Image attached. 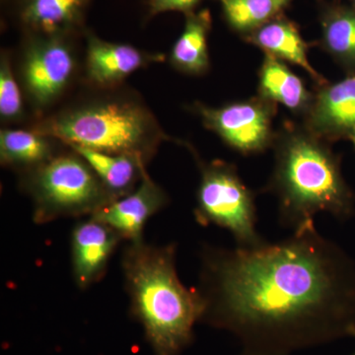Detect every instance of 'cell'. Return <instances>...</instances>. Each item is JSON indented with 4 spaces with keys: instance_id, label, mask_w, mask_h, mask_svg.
Masks as SVG:
<instances>
[{
    "instance_id": "obj_1",
    "label": "cell",
    "mask_w": 355,
    "mask_h": 355,
    "mask_svg": "<svg viewBox=\"0 0 355 355\" xmlns=\"http://www.w3.org/2000/svg\"><path fill=\"white\" fill-rule=\"evenodd\" d=\"M200 322L242 349L291 355L355 338V261L316 226L254 249L205 246Z\"/></svg>"
},
{
    "instance_id": "obj_2",
    "label": "cell",
    "mask_w": 355,
    "mask_h": 355,
    "mask_svg": "<svg viewBox=\"0 0 355 355\" xmlns=\"http://www.w3.org/2000/svg\"><path fill=\"white\" fill-rule=\"evenodd\" d=\"M329 142L291 121L275 132V165L266 191L279 202V221L292 232L314 225L321 212L338 221L355 216V195Z\"/></svg>"
},
{
    "instance_id": "obj_3",
    "label": "cell",
    "mask_w": 355,
    "mask_h": 355,
    "mask_svg": "<svg viewBox=\"0 0 355 355\" xmlns=\"http://www.w3.org/2000/svg\"><path fill=\"white\" fill-rule=\"evenodd\" d=\"M130 307L156 355H180L193 338L205 302L178 275L176 245L130 242L121 259Z\"/></svg>"
},
{
    "instance_id": "obj_4",
    "label": "cell",
    "mask_w": 355,
    "mask_h": 355,
    "mask_svg": "<svg viewBox=\"0 0 355 355\" xmlns=\"http://www.w3.org/2000/svg\"><path fill=\"white\" fill-rule=\"evenodd\" d=\"M32 130L69 147L132 156L146 164L163 142L171 140L146 105L137 95L125 93L84 98L40 121Z\"/></svg>"
},
{
    "instance_id": "obj_5",
    "label": "cell",
    "mask_w": 355,
    "mask_h": 355,
    "mask_svg": "<svg viewBox=\"0 0 355 355\" xmlns=\"http://www.w3.org/2000/svg\"><path fill=\"white\" fill-rule=\"evenodd\" d=\"M22 184L32 198L37 224L90 217L114 200L87 161L72 149L23 173Z\"/></svg>"
},
{
    "instance_id": "obj_6",
    "label": "cell",
    "mask_w": 355,
    "mask_h": 355,
    "mask_svg": "<svg viewBox=\"0 0 355 355\" xmlns=\"http://www.w3.org/2000/svg\"><path fill=\"white\" fill-rule=\"evenodd\" d=\"M200 181L197 191L196 220L200 225H216L231 233L236 246L254 249L266 241L257 228L256 202L253 191L242 181L235 165L198 159Z\"/></svg>"
},
{
    "instance_id": "obj_7",
    "label": "cell",
    "mask_w": 355,
    "mask_h": 355,
    "mask_svg": "<svg viewBox=\"0 0 355 355\" xmlns=\"http://www.w3.org/2000/svg\"><path fill=\"white\" fill-rule=\"evenodd\" d=\"M25 34L21 79L33 104L44 108L64 94L76 76V35Z\"/></svg>"
},
{
    "instance_id": "obj_8",
    "label": "cell",
    "mask_w": 355,
    "mask_h": 355,
    "mask_svg": "<svg viewBox=\"0 0 355 355\" xmlns=\"http://www.w3.org/2000/svg\"><path fill=\"white\" fill-rule=\"evenodd\" d=\"M195 110L203 125L238 153L251 155L272 147L275 137L272 121L277 105L261 96L218 108L198 103Z\"/></svg>"
},
{
    "instance_id": "obj_9",
    "label": "cell",
    "mask_w": 355,
    "mask_h": 355,
    "mask_svg": "<svg viewBox=\"0 0 355 355\" xmlns=\"http://www.w3.org/2000/svg\"><path fill=\"white\" fill-rule=\"evenodd\" d=\"M304 127L324 139H350L355 133V73L319 85L304 116Z\"/></svg>"
},
{
    "instance_id": "obj_10",
    "label": "cell",
    "mask_w": 355,
    "mask_h": 355,
    "mask_svg": "<svg viewBox=\"0 0 355 355\" xmlns=\"http://www.w3.org/2000/svg\"><path fill=\"white\" fill-rule=\"evenodd\" d=\"M121 241L123 239L113 228L94 217L76 224L71 234V263L79 288L87 289L104 277Z\"/></svg>"
},
{
    "instance_id": "obj_11",
    "label": "cell",
    "mask_w": 355,
    "mask_h": 355,
    "mask_svg": "<svg viewBox=\"0 0 355 355\" xmlns=\"http://www.w3.org/2000/svg\"><path fill=\"white\" fill-rule=\"evenodd\" d=\"M168 203L166 191L146 171L135 191L109 203L92 217L113 228L121 239L139 242L144 240L146 222Z\"/></svg>"
},
{
    "instance_id": "obj_12",
    "label": "cell",
    "mask_w": 355,
    "mask_h": 355,
    "mask_svg": "<svg viewBox=\"0 0 355 355\" xmlns=\"http://www.w3.org/2000/svg\"><path fill=\"white\" fill-rule=\"evenodd\" d=\"M86 76L100 89H114L142 67L160 62L163 55L147 53L127 44L104 41L86 33Z\"/></svg>"
},
{
    "instance_id": "obj_13",
    "label": "cell",
    "mask_w": 355,
    "mask_h": 355,
    "mask_svg": "<svg viewBox=\"0 0 355 355\" xmlns=\"http://www.w3.org/2000/svg\"><path fill=\"white\" fill-rule=\"evenodd\" d=\"M25 33L57 36L83 31L91 0H11Z\"/></svg>"
},
{
    "instance_id": "obj_14",
    "label": "cell",
    "mask_w": 355,
    "mask_h": 355,
    "mask_svg": "<svg viewBox=\"0 0 355 355\" xmlns=\"http://www.w3.org/2000/svg\"><path fill=\"white\" fill-rule=\"evenodd\" d=\"M249 43L260 48L263 53L279 58L284 62L298 65L319 85L328 83L314 67L308 58L307 43L303 40L298 28L284 18H275L246 37Z\"/></svg>"
},
{
    "instance_id": "obj_15",
    "label": "cell",
    "mask_w": 355,
    "mask_h": 355,
    "mask_svg": "<svg viewBox=\"0 0 355 355\" xmlns=\"http://www.w3.org/2000/svg\"><path fill=\"white\" fill-rule=\"evenodd\" d=\"M259 96L282 104L294 114L304 116L312 102L313 94L302 79L294 73L286 62L265 53L259 70Z\"/></svg>"
},
{
    "instance_id": "obj_16",
    "label": "cell",
    "mask_w": 355,
    "mask_h": 355,
    "mask_svg": "<svg viewBox=\"0 0 355 355\" xmlns=\"http://www.w3.org/2000/svg\"><path fill=\"white\" fill-rule=\"evenodd\" d=\"M87 161L114 200L137 189L147 171L144 161L128 155H114L83 147H69Z\"/></svg>"
},
{
    "instance_id": "obj_17",
    "label": "cell",
    "mask_w": 355,
    "mask_h": 355,
    "mask_svg": "<svg viewBox=\"0 0 355 355\" xmlns=\"http://www.w3.org/2000/svg\"><path fill=\"white\" fill-rule=\"evenodd\" d=\"M55 141L33 130L4 128L0 132V161L22 173L32 171L58 155Z\"/></svg>"
},
{
    "instance_id": "obj_18",
    "label": "cell",
    "mask_w": 355,
    "mask_h": 355,
    "mask_svg": "<svg viewBox=\"0 0 355 355\" xmlns=\"http://www.w3.org/2000/svg\"><path fill=\"white\" fill-rule=\"evenodd\" d=\"M184 31L171 51V64L184 73L200 76L209 69L207 37L211 27L209 10L186 14Z\"/></svg>"
},
{
    "instance_id": "obj_19",
    "label": "cell",
    "mask_w": 355,
    "mask_h": 355,
    "mask_svg": "<svg viewBox=\"0 0 355 355\" xmlns=\"http://www.w3.org/2000/svg\"><path fill=\"white\" fill-rule=\"evenodd\" d=\"M323 48L347 74L355 73V10L336 9L323 23Z\"/></svg>"
},
{
    "instance_id": "obj_20",
    "label": "cell",
    "mask_w": 355,
    "mask_h": 355,
    "mask_svg": "<svg viewBox=\"0 0 355 355\" xmlns=\"http://www.w3.org/2000/svg\"><path fill=\"white\" fill-rule=\"evenodd\" d=\"M229 24L249 33L277 18L293 0H219Z\"/></svg>"
},
{
    "instance_id": "obj_21",
    "label": "cell",
    "mask_w": 355,
    "mask_h": 355,
    "mask_svg": "<svg viewBox=\"0 0 355 355\" xmlns=\"http://www.w3.org/2000/svg\"><path fill=\"white\" fill-rule=\"evenodd\" d=\"M22 93L14 76L10 60L2 53L0 62V116L6 121H18L23 118Z\"/></svg>"
},
{
    "instance_id": "obj_22",
    "label": "cell",
    "mask_w": 355,
    "mask_h": 355,
    "mask_svg": "<svg viewBox=\"0 0 355 355\" xmlns=\"http://www.w3.org/2000/svg\"><path fill=\"white\" fill-rule=\"evenodd\" d=\"M200 2V0H148L149 15L155 16L168 11L191 13Z\"/></svg>"
},
{
    "instance_id": "obj_23",
    "label": "cell",
    "mask_w": 355,
    "mask_h": 355,
    "mask_svg": "<svg viewBox=\"0 0 355 355\" xmlns=\"http://www.w3.org/2000/svg\"><path fill=\"white\" fill-rule=\"evenodd\" d=\"M239 355H272V354H258V352H248V350H241V354Z\"/></svg>"
},
{
    "instance_id": "obj_24",
    "label": "cell",
    "mask_w": 355,
    "mask_h": 355,
    "mask_svg": "<svg viewBox=\"0 0 355 355\" xmlns=\"http://www.w3.org/2000/svg\"><path fill=\"white\" fill-rule=\"evenodd\" d=\"M349 140H350V141H352V144H354V147H355V133H354V135H352V137H350V139H349Z\"/></svg>"
},
{
    "instance_id": "obj_25",
    "label": "cell",
    "mask_w": 355,
    "mask_h": 355,
    "mask_svg": "<svg viewBox=\"0 0 355 355\" xmlns=\"http://www.w3.org/2000/svg\"><path fill=\"white\" fill-rule=\"evenodd\" d=\"M4 1H11V0H4Z\"/></svg>"
},
{
    "instance_id": "obj_26",
    "label": "cell",
    "mask_w": 355,
    "mask_h": 355,
    "mask_svg": "<svg viewBox=\"0 0 355 355\" xmlns=\"http://www.w3.org/2000/svg\"><path fill=\"white\" fill-rule=\"evenodd\" d=\"M352 355H355V352H354V354H352Z\"/></svg>"
},
{
    "instance_id": "obj_27",
    "label": "cell",
    "mask_w": 355,
    "mask_h": 355,
    "mask_svg": "<svg viewBox=\"0 0 355 355\" xmlns=\"http://www.w3.org/2000/svg\"><path fill=\"white\" fill-rule=\"evenodd\" d=\"M354 3H355V0H354Z\"/></svg>"
}]
</instances>
